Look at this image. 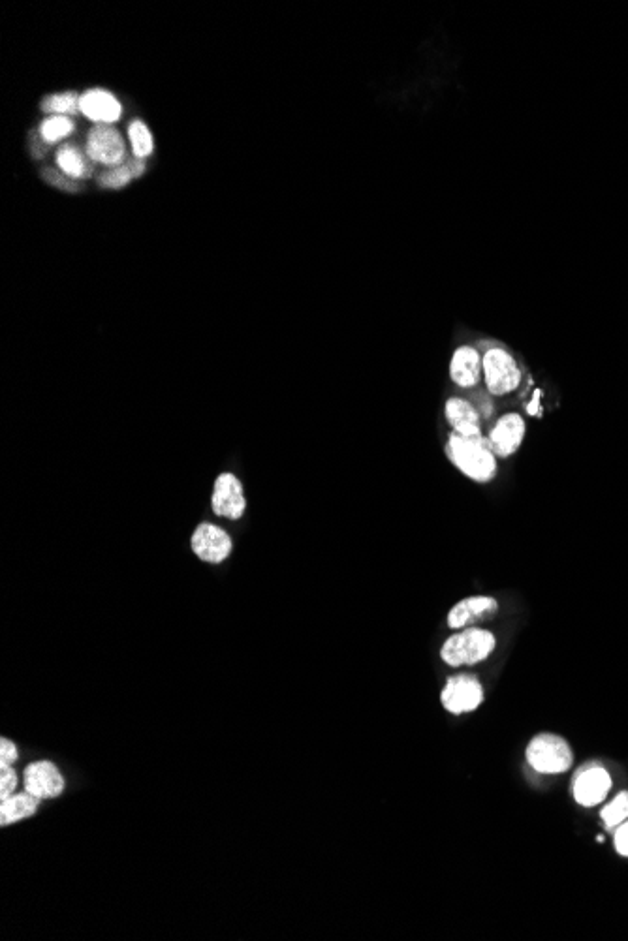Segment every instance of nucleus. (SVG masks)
Returning a JSON list of instances; mask_svg holds the SVG:
<instances>
[{"instance_id":"nucleus-6","label":"nucleus","mask_w":628,"mask_h":941,"mask_svg":"<svg viewBox=\"0 0 628 941\" xmlns=\"http://www.w3.org/2000/svg\"><path fill=\"white\" fill-rule=\"evenodd\" d=\"M527 436V423L516 412L504 414L495 421L487 434V442L497 459H510L518 453Z\"/></svg>"},{"instance_id":"nucleus-16","label":"nucleus","mask_w":628,"mask_h":941,"mask_svg":"<svg viewBox=\"0 0 628 941\" xmlns=\"http://www.w3.org/2000/svg\"><path fill=\"white\" fill-rule=\"evenodd\" d=\"M40 803L42 801L36 799L29 791L14 793L8 799H2L0 801V825L8 827V825H14V823H19L23 819L32 818L38 812Z\"/></svg>"},{"instance_id":"nucleus-8","label":"nucleus","mask_w":628,"mask_h":941,"mask_svg":"<svg viewBox=\"0 0 628 941\" xmlns=\"http://www.w3.org/2000/svg\"><path fill=\"white\" fill-rule=\"evenodd\" d=\"M499 613V603L491 596H471L457 602L448 613V628H480Z\"/></svg>"},{"instance_id":"nucleus-10","label":"nucleus","mask_w":628,"mask_h":941,"mask_svg":"<svg viewBox=\"0 0 628 941\" xmlns=\"http://www.w3.org/2000/svg\"><path fill=\"white\" fill-rule=\"evenodd\" d=\"M211 508L219 517H226L232 521L243 517V513L247 510V500L243 494V485L234 474L224 472L215 479Z\"/></svg>"},{"instance_id":"nucleus-14","label":"nucleus","mask_w":628,"mask_h":941,"mask_svg":"<svg viewBox=\"0 0 628 941\" xmlns=\"http://www.w3.org/2000/svg\"><path fill=\"white\" fill-rule=\"evenodd\" d=\"M444 417L448 425L452 427V432L459 436H484L482 434V419L480 412L472 402L463 399V397H452L444 404Z\"/></svg>"},{"instance_id":"nucleus-12","label":"nucleus","mask_w":628,"mask_h":941,"mask_svg":"<svg viewBox=\"0 0 628 941\" xmlns=\"http://www.w3.org/2000/svg\"><path fill=\"white\" fill-rule=\"evenodd\" d=\"M450 378L461 389H472L482 384L484 382L482 352L471 344H463L456 348L450 361Z\"/></svg>"},{"instance_id":"nucleus-1","label":"nucleus","mask_w":628,"mask_h":941,"mask_svg":"<svg viewBox=\"0 0 628 941\" xmlns=\"http://www.w3.org/2000/svg\"><path fill=\"white\" fill-rule=\"evenodd\" d=\"M446 457L457 470L474 483L486 485L497 478L499 459L489 446L486 436H459L450 432L446 442Z\"/></svg>"},{"instance_id":"nucleus-23","label":"nucleus","mask_w":628,"mask_h":941,"mask_svg":"<svg viewBox=\"0 0 628 941\" xmlns=\"http://www.w3.org/2000/svg\"><path fill=\"white\" fill-rule=\"evenodd\" d=\"M17 772L14 767H0V801L16 793Z\"/></svg>"},{"instance_id":"nucleus-7","label":"nucleus","mask_w":628,"mask_h":941,"mask_svg":"<svg viewBox=\"0 0 628 941\" xmlns=\"http://www.w3.org/2000/svg\"><path fill=\"white\" fill-rule=\"evenodd\" d=\"M190 547H192L194 555L198 556L200 560L209 562V564H220L232 555L234 541L220 526L213 525V523H202L194 530V534L190 538Z\"/></svg>"},{"instance_id":"nucleus-26","label":"nucleus","mask_w":628,"mask_h":941,"mask_svg":"<svg viewBox=\"0 0 628 941\" xmlns=\"http://www.w3.org/2000/svg\"><path fill=\"white\" fill-rule=\"evenodd\" d=\"M615 849H617L619 855L628 857V819L625 823L619 825V829L615 833Z\"/></svg>"},{"instance_id":"nucleus-18","label":"nucleus","mask_w":628,"mask_h":941,"mask_svg":"<svg viewBox=\"0 0 628 941\" xmlns=\"http://www.w3.org/2000/svg\"><path fill=\"white\" fill-rule=\"evenodd\" d=\"M57 166L63 170L66 177H72V179L89 177L93 171V166L85 160V156L81 155V151L74 145H63L59 149Z\"/></svg>"},{"instance_id":"nucleus-5","label":"nucleus","mask_w":628,"mask_h":941,"mask_svg":"<svg viewBox=\"0 0 628 941\" xmlns=\"http://www.w3.org/2000/svg\"><path fill=\"white\" fill-rule=\"evenodd\" d=\"M442 707L452 714H463L478 709L484 701V688L480 680L472 675H456L450 677L444 684L440 694Z\"/></svg>"},{"instance_id":"nucleus-9","label":"nucleus","mask_w":628,"mask_h":941,"mask_svg":"<svg viewBox=\"0 0 628 941\" xmlns=\"http://www.w3.org/2000/svg\"><path fill=\"white\" fill-rule=\"evenodd\" d=\"M23 784L25 791H29L40 801L57 799L59 795H63L66 786L63 774L51 761H34L27 765V769L23 771Z\"/></svg>"},{"instance_id":"nucleus-21","label":"nucleus","mask_w":628,"mask_h":941,"mask_svg":"<svg viewBox=\"0 0 628 941\" xmlns=\"http://www.w3.org/2000/svg\"><path fill=\"white\" fill-rule=\"evenodd\" d=\"M602 819L606 823V827H619L621 823H625L628 819V791H623L619 793L612 803L608 804L604 810H602Z\"/></svg>"},{"instance_id":"nucleus-22","label":"nucleus","mask_w":628,"mask_h":941,"mask_svg":"<svg viewBox=\"0 0 628 941\" xmlns=\"http://www.w3.org/2000/svg\"><path fill=\"white\" fill-rule=\"evenodd\" d=\"M42 109L55 115H66V113H76L79 109V98L76 93L53 94L44 100Z\"/></svg>"},{"instance_id":"nucleus-3","label":"nucleus","mask_w":628,"mask_h":941,"mask_svg":"<svg viewBox=\"0 0 628 941\" xmlns=\"http://www.w3.org/2000/svg\"><path fill=\"white\" fill-rule=\"evenodd\" d=\"M482 371L484 384L493 397H506L521 384L518 359L503 346L493 344L482 352Z\"/></svg>"},{"instance_id":"nucleus-20","label":"nucleus","mask_w":628,"mask_h":941,"mask_svg":"<svg viewBox=\"0 0 628 941\" xmlns=\"http://www.w3.org/2000/svg\"><path fill=\"white\" fill-rule=\"evenodd\" d=\"M72 130H74V124L68 117L53 115L40 126V136L44 138L46 143H55L59 139L66 138Z\"/></svg>"},{"instance_id":"nucleus-11","label":"nucleus","mask_w":628,"mask_h":941,"mask_svg":"<svg viewBox=\"0 0 628 941\" xmlns=\"http://www.w3.org/2000/svg\"><path fill=\"white\" fill-rule=\"evenodd\" d=\"M125 141L110 124H98L87 138V155L106 166H121L125 162Z\"/></svg>"},{"instance_id":"nucleus-19","label":"nucleus","mask_w":628,"mask_h":941,"mask_svg":"<svg viewBox=\"0 0 628 941\" xmlns=\"http://www.w3.org/2000/svg\"><path fill=\"white\" fill-rule=\"evenodd\" d=\"M128 138H130V143H132L134 156L145 158V156H149L153 153V136H151L149 128H147L142 121L130 123V126H128Z\"/></svg>"},{"instance_id":"nucleus-17","label":"nucleus","mask_w":628,"mask_h":941,"mask_svg":"<svg viewBox=\"0 0 628 941\" xmlns=\"http://www.w3.org/2000/svg\"><path fill=\"white\" fill-rule=\"evenodd\" d=\"M143 170H145L143 158H138V156L126 158L121 166H115V168L106 171L104 175H100V185L106 186V188H123L132 179L140 177Z\"/></svg>"},{"instance_id":"nucleus-13","label":"nucleus","mask_w":628,"mask_h":941,"mask_svg":"<svg viewBox=\"0 0 628 941\" xmlns=\"http://www.w3.org/2000/svg\"><path fill=\"white\" fill-rule=\"evenodd\" d=\"M612 787V778L602 767L581 769L574 782V797L581 806H597L606 799Z\"/></svg>"},{"instance_id":"nucleus-24","label":"nucleus","mask_w":628,"mask_h":941,"mask_svg":"<svg viewBox=\"0 0 628 941\" xmlns=\"http://www.w3.org/2000/svg\"><path fill=\"white\" fill-rule=\"evenodd\" d=\"M17 748L16 744L8 739H2L0 741V767H12L17 761Z\"/></svg>"},{"instance_id":"nucleus-15","label":"nucleus","mask_w":628,"mask_h":941,"mask_svg":"<svg viewBox=\"0 0 628 941\" xmlns=\"http://www.w3.org/2000/svg\"><path fill=\"white\" fill-rule=\"evenodd\" d=\"M79 111L98 124H111L121 119V102L102 89H91L79 96Z\"/></svg>"},{"instance_id":"nucleus-4","label":"nucleus","mask_w":628,"mask_h":941,"mask_svg":"<svg viewBox=\"0 0 628 941\" xmlns=\"http://www.w3.org/2000/svg\"><path fill=\"white\" fill-rule=\"evenodd\" d=\"M527 761L536 772L561 774L572 765V750L568 742L557 735H538L527 748Z\"/></svg>"},{"instance_id":"nucleus-25","label":"nucleus","mask_w":628,"mask_h":941,"mask_svg":"<svg viewBox=\"0 0 628 941\" xmlns=\"http://www.w3.org/2000/svg\"><path fill=\"white\" fill-rule=\"evenodd\" d=\"M44 171H46L44 175H46V179H48L51 185H57L59 186V188H64V190H70V192H72V190H74V192H76V190H79V185H76L74 181H70L72 177H63L61 173H57V171H53V170H44Z\"/></svg>"},{"instance_id":"nucleus-2","label":"nucleus","mask_w":628,"mask_h":941,"mask_svg":"<svg viewBox=\"0 0 628 941\" xmlns=\"http://www.w3.org/2000/svg\"><path fill=\"white\" fill-rule=\"evenodd\" d=\"M497 639L484 628H465L444 641L440 648L442 662L450 667L480 664L491 656Z\"/></svg>"}]
</instances>
